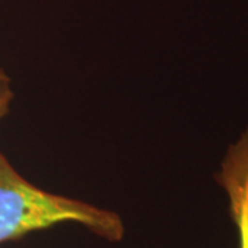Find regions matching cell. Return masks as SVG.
Returning a JSON list of instances; mask_svg holds the SVG:
<instances>
[{
  "label": "cell",
  "mask_w": 248,
  "mask_h": 248,
  "mask_svg": "<svg viewBox=\"0 0 248 248\" xmlns=\"http://www.w3.org/2000/svg\"><path fill=\"white\" fill-rule=\"evenodd\" d=\"M215 181L228 197L237 248H248V127L228 148Z\"/></svg>",
  "instance_id": "obj_2"
},
{
  "label": "cell",
  "mask_w": 248,
  "mask_h": 248,
  "mask_svg": "<svg viewBox=\"0 0 248 248\" xmlns=\"http://www.w3.org/2000/svg\"><path fill=\"white\" fill-rule=\"evenodd\" d=\"M13 90L10 86L9 76L0 69V120L9 113L10 104L13 101Z\"/></svg>",
  "instance_id": "obj_3"
},
{
  "label": "cell",
  "mask_w": 248,
  "mask_h": 248,
  "mask_svg": "<svg viewBox=\"0 0 248 248\" xmlns=\"http://www.w3.org/2000/svg\"><path fill=\"white\" fill-rule=\"evenodd\" d=\"M76 222L108 241H120L124 223L113 211L39 189L18 174L0 152V244Z\"/></svg>",
  "instance_id": "obj_1"
}]
</instances>
